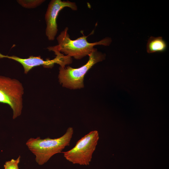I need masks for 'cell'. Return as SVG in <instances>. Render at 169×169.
<instances>
[{
  "label": "cell",
  "instance_id": "obj_1",
  "mask_svg": "<svg viewBox=\"0 0 169 169\" xmlns=\"http://www.w3.org/2000/svg\"><path fill=\"white\" fill-rule=\"evenodd\" d=\"M74 133L72 127H69L61 137L55 139L48 137L41 139L40 137L31 138L26 145L35 156V160L39 165L46 163L53 155L61 152L65 147L69 146Z\"/></svg>",
  "mask_w": 169,
  "mask_h": 169
},
{
  "label": "cell",
  "instance_id": "obj_2",
  "mask_svg": "<svg viewBox=\"0 0 169 169\" xmlns=\"http://www.w3.org/2000/svg\"><path fill=\"white\" fill-rule=\"evenodd\" d=\"M68 28H65L57 38L58 44L53 47L66 55L73 57L77 59H81L90 54L96 50L95 46L98 45L109 46L112 42L111 38L106 37L98 42L90 43L87 39L88 36L83 35L77 39L71 40L68 33Z\"/></svg>",
  "mask_w": 169,
  "mask_h": 169
},
{
  "label": "cell",
  "instance_id": "obj_3",
  "mask_svg": "<svg viewBox=\"0 0 169 169\" xmlns=\"http://www.w3.org/2000/svg\"><path fill=\"white\" fill-rule=\"evenodd\" d=\"M89 56L87 62L79 68H73L70 66L59 67L58 78L63 87L70 89L83 88L84 78L85 74L94 64L104 60L105 55L98 51L97 49Z\"/></svg>",
  "mask_w": 169,
  "mask_h": 169
},
{
  "label": "cell",
  "instance_id": "obj_4",
  "mask_svg": "<svg viewBox=\"0 0 169 169\" xmlns=\"http://www.w3.org/2000/svg\"><path fill=\"white\" fill-rule=\"evenodd\" d=\"M99 139L98 131H91L78 141L72 149L62 152L64 157L67 161L74 164L89 165Z\"/></svg>",
  "mask_w": 169,
  "mask_h": 169
},
{
  "label": "cell",
  "instance_id": "obj_5",
  "mask_svg": "<svg viewBox=\"0 0 169 169\" xmlns=\"http://www.w3.org/2000/svg\"><path fill=\"white\" fill-rule=\"evenodd\" d=\"M23 93V88L18 80L0 76V103L10 106L13 119L21 114Z\"/></svg>",
  "mask_w": 169,
  "mask_h": 169
},
{
  "label": "cell",
  "instance_id": "obj_6",
  "mask_svg": "<svg viewBox=\"0 0 169 169\" xmlns=\"http://www.w3.org/2000/svg\"><path fill=\"white\" fill-rule=\"evenodd\" d=\"M66 7L69 8L73 10L77 9L76 3L69 1L52 0L49 4L45 18L46 24V35L49 40H53L55 39L58 31L57 19L58 14Z\"/></svg>",
  "mask_w": 169,
  "mask_h": 169
},
{
  "label": "cell",
  "instance_id": "obj_7",
  "mask_svg": "<svg viewBox=\"0 0 169 169\" xmlns=\"http://www.w3.org/2000/svg\"><path fill=\"white\" fill-rule=\"evenodd\" d=\"M55 54L56 56L54 59L46 60H44L40 56H31L28 58L23 59L14 55L8 56L0 54V58H8L19 63L23 68L24 73L27 74L33 67L41 65L49 68L53 67L54 64H59L62 67H65L66 65L69 64V59L67 56L64 55L60 52L57 53Z\"/></svg>",
  "mask_w": 169,
  "mask_h": 169
},
{
  "label": "cell",
  "instance_id": "obj_8",
  "mask_svg": "<svg viewBox=\"0 0 169 169\" xmlns=\"http://www.w3.org/2000/svg\"><path fill=\"white\" fill-rule=\"evenodd\" d=\"M167 48V43L161 37L151 36L147 41L146 50L148 53L163 52Z\"/></svg>",
  "mask_w": 169,
  "mask_h": 169
},
{
  "label": "cell",
  "instance_id": "obj_9",
  "mask_svg": "<svg viewBox=\"0 0 169 169\" xmlns=\"http://www.w3.org/2000/svg\"><path fill=\"white\" fill-rule=\"evenodd\" d=\"M17 2L23 7L27 8H33L39 6L45 1L44 0H19Z\"/></svg>",
  "mask_w": 169,
  "mask_h": 169
},
{
  "label": "cell",
  "instance_id": "obj_10",
  "mask_svg": "<svg viewBox=\"0 0 169 169\" xmlns=\"http://www.w3.org/2000/svg\"><path fill=\"white\" fill-rule=\"evenodd\" d=\"M20 156H19L16 160L12 159L6 161L4 165V169H19L18 164L20 161Z\"/></svg>",
  "mask_w": 169,
  "mask_h": 169
}]
</instances>
